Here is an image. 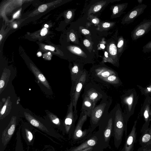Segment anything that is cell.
I'll list each match as a JSON object with an SVG mask.
<instances>
[{
  "mask_svg": "<svg viewBox=\"0 0 151 151\" xmlns=\"http://www.w3.org/2000/svg\"><path fill=\"white\" fill-rule=\"evenodd\" d=\"M84 45L87 47H88L90 45L89 41L87 40H85L83 42Z\"/></svg>",
  "mask_w": 151,
  "mask_h": 151,
  "instance_id": "e575fe53",
  "label": "cell"
},
{
  "mask_svg": "<svg viewBox=\"0 0 151 151\" xmlns=\"http://www.w3.org/2000/svg\"><path fill=\"white\" fill-rule=\"evenodd\" d=\"M108 53L106 52H105V55L106 58H107L108 57Z\"/></svg>",
  "mask_w": 151,
  "mask_h": 151,
  "instance_id": "c3c4849f",
  "label": "cell"
},
{
  "mask_svg": "<svg viewBox=\"0 0 151 151\" xmlns=\"http://www.w3.org/2000/svg\"><path fill=\"white\" fill-rule=\"evenodd\" d=\"M82 32L84 34L87 35L89 34V31L86 29H83L82 30Z\"/></svg>",
  "mask_w": 151,
  "mask_h": 151,
  "instance_id": "f35d334b",
  "label": "cell"
},
{
  "mask_svg": "<svg viewBox=\"0 0 151 151\" xmlns=\"http://www.w3.org/2000/svg\"><path fill=\"white\" fill-rule=\"evenodd\" d=\"M47 32V30L46 27L43 28L41 30L40 35L42 36L45 35Z\"/></svg>",
  "mask_w": 151,
  "mask_h": 151,
  "instance_id": "f1b7e54d",
  "label": "cell"
},
{
  "mask_svg": "<svg viewBox=\"0 0 151 151\" xmlns=\"http://www.w3.org/2000/svg\"><path fill=\"white\" fill-rule=\"evenodd\" d=\"M2 38V36L1 35V34L0 35V41H1V40Z\"/></svg>",
  "mask_w": 151,
  "mask_h": 151,
  "instance_id": "f907efd6",
  "label": "cell"
},
{
  "mask_svg": "<svg viewBox=\"0 0 151 151\" xmlns=\"http://www.w3.org/2000/svg\"><path fill=\"white\" fill-rule=\"evenodd\" d=\"M137 86L139 89L142 95L147 97L151 95V84L144 88L140 85H137Z\"/></svg>",
  "mask_w": 151,
  "mask_h": 151,
  "instance_id": "ffe728a7",
  "label": "cell"
},
{
  "mask_svg": "<svg viewBox=\"0 0 151 151\" xmlns=\"http://www.w3.org/2000/svg\"><path fill=\"white\" fill-rule=\"evenodd\" d=\"M117 46L119 48L121 49V50L122 52L123 50V48L125 46L124 40L122 38H121L119 41Z\"/></svg>",
  "mask_w": 151,
  "mask_h": 151,
  "instance_id": "603a6c76",
  "label": "cell"
},
{
  "mask_svg": "<svg viewBox=\"0 0 151 151\" xmlns=\"http://www.w3.org/2000/svg\"><path fill=\"white\" fill-rule=\"evenodd\" d=\"M15 128V125L14 124H12L8 130V133L9 135H12L13 134Z\"/></svg>",
  "mask_w": 151,
  "mask_h": 151,
  "instance_id": "83f0119b",
  "label": "cell"
},
{
  "mask_svg": "<svg viewBox=\"0 0 151 151\" xmlns=\"http://www.w3.org/2000/svg\"><path fill=\"white\" fill-rule=\"evenodd\" d=\"M142 51L144 53L149 52L151 51V41L149 42L143 47Z\"/></svg>",
  "mask_w": 151,
  "mask_h": 151,
  "instance_id": "7402d4cb",
  "label": "cell"
},
{
  "mask_svg": "<svg viewBox=\"0 0 151 151\" xmlns=\"http://www.w3.org/2000/svg\"><path fill=\"white\" fill-rule=\"evenodd\" d=\"M48 54L49 55H50V52H49L48 53Z\"/></svg>",
  "mask_w": 151,
  "mask_h": 151,
  "instance_id": "f5cc1de1",
  "label": "cell"
},
{
  "mask_svg": "<svg viewBox=\"0 0 151 151\" xmlns=\"http://www.w3.org/2000/svg\"><path fill=\"white\" fill-rule=\"evenodd\" d=\"M50 117L52 119V122L55 124H58L60 123L59 119L52 114H50Z\"/></svg>",
  "mask_w": 151,
  "mask_h": 151,
  "instance_id": "d4e9b609",
  "label": "cell"
},
{
  "mask_svg": "<svg viewBox=\"0 0 151 151\" xmlns=\"http://www.w3.org/2000/svg\"><path fill=\"white\" fill-rule=\"evenodd\" d=\"M119 8L117 6L114 7L113 10V13L114 14H117L119 12Z\"/></svg>",
  "mask_w": 151,
  "mask_h": 151,
  "instance_id": "836d02e7",
  "label": "cell"
},
{
  "mask_svg": "<svg viewBox=\"0 0 151 151\" xmlns=\"http://www.w3.org/2000/svg\"><path fill=\"white\" fill-rule=\"evenodd\" d=\"M28 134L29 135L28 138L30 140H31L33 138V136L32 133L29 131L28 132Z\"/></svg>",
  "mask_w": 151,
  "mask_h": 151,
  "instance_id": "60d3db41",
  "label": "cell"
},
{
  "mask_svg": "<svg viewBox=\"0 0 151 151\" xmlns=\"http://www.w3.org/2000/svg\"><path fill=\"white\" fill-rule=\"evenodd\" d=\"M94 148H93L92 147H89L80 151H91Z\"/></svg>",
  "mask_w": 151,
  "mask_h": 151,
  "instance_id": "b9f144b4",
  "label": "cell"
},
{
  "mask_svg": "<svg viewBox=\"0 0 151 151\" xmlns=\"http://www.w3.org/2000/svg\"><path fill=\"white\" fill-rule=\"evenodd\" d=\"M100 47L103 49H104L105 47V46L104 44H100Z\"/></svg>",
  "mask_w": 151,
  "mask_h": 151,
  "instance_id": "f6af8a7d",
  "label": "cell"
},
{
  "mask_svg": "<svg viewBox=\"0 0 151 151\" xmlns=\"http://www.w3.org/2000/svg\"><path fill=\"white\" fill-rule=\"evenodd\" d=\"M94 80L99 82L102 79L113 75H118L114 70L106 67L100 66L92 69L89 73Z\"/></svg>",
  "mask_w": 151,
  "mask_h": 151,
  "instance_id": "7c38bea8",
  "label": "cell"
},
{
  "mask_svg": "<svg viewBox=\"0 0 151 151\" xmlns=\"http://www.w3.org/2000/svg\"><path fill=\"white\" fill-rule=\"evenodd\" d=\"M139 142L141 146L151 145V124L150 127L141 133Z\"/></svg>",
  "mask_w": 151,
  "mask_h": 151,
  "instance_id": "2e32d148",
  "label": "cell"
},
{
  "mask_svg": "<svg viewBox=\"0 0 151 151\" xmlns=\"http://www.w3.org/2000/svg\"><path fill=\"white\" fill-rule=\"evenodd\" d=\"M137 121V120L134 121L130 132L126 137L123 147L120 151H133L137 138L136 126Z\"/></svg>",
  "mask_w": 151,
  "mask_h": 151,
  "instance_id": "4fadbf2b",
  "label": "cell"
},
{
  "mask_svg": "<svg viewBox=\"0 0 151 151\" xmlns=\"http://www.w3.org/2000/svg\"><path fill=\"white\" fill-rule=\"evenodd\" d=\"M44 47L46 50H50L52 51H53L55 50V47L51 46L45 45Z\"/></svg>",
  "mask_w": 151,
  "mask_h": 151,
  "instance_id": "f546056e",
  "label": "cell"
},
{
  "mask_svg": "<svg viewBox=\"0 0 151 151\" xmlns=\"http://www.w3.org/2000/svg\"><path fill=\"white\" fill-rule=\"evenodd\" d=\"M83 70L77 65H74L70 69V74L72 84H74L83 73Z\"/></svg>",
  "mask_w": 151,
  "mask_h": 151,
  "instance_id": "ac0fdd59",
  "label": "cell"
},
{
  "mask_svg": "<svg viewBox=\"0 0 151 151\" xmlns=\"http://www.w3.org/2000/svg\"><path fill=\"white\" fill-rule=\"evenodd\" d=\"M137 151H151V145L141 146L138 149Z\"/></svg>",
  "mask_w": 151,
  "mask_h": 151,
  "instance_id": "cb8c5ba5",
  "label": "cell"
},
{
  "mask_svg": "<svg viewBox=\"0 0 151 151\" xmlns=\"http://www.w3.org/2000/svg\"><path fill=\"white\" fill-rule=\"evenodd\" d=\"M47 8V6L46 5L43 4L39 7L38 10L40 12H43L45 11Z\"/></svg>",
  "mask_w": 151,
  "mask_h": 151,
  "instance_id": "4316f807",
  "label": "cell"
},
{
  "mask_svg": "<svg viewBox=\"0 0 151 151\" xmlns=\"http://www.w3.org/2000/svg\"><path fill=\"white\" fill-rule=\"evenodd\" d=\"M5 85V81L1 78L0 81V88L1 90L3 88Z\"/></svg>",
  "mask_w": 151,
  "mask_h": 151,
  "instance_id": "d590c367",
  "label": "cell"
},
{
  "mask_svg": "<svg viewBox=\"0 0 151 151\" xmlns=\"http://www.w3.org/2000/svg\"><path fill=\"white\" fill-rule=\"evenodd\" d=\"M72 16V13L71 11H68L67 14V17L68 19H70Z\"/></svg>",
  "mask_w": 151,
  "mask_h": 151,
  "instance_id": "74e56055",
  "label": "cell"
},
{
  "mask_svg": "<svg viewBox=\"0 0 151 151\" xmlns=\"http://www.w3.org/2000/svg\"><path fill=\"white\" fill-rule=\"evenodd\" d=\"M151 29V19L145 20L137 25L131 32L133 40H136L147 34Z\"/></svg>",
  "mask_w": 151,
  "mask_h": 151,
  "instance_id": "8fae6325",
  "label": "cell"
},
{
  "mask_svg": "<svg viewBox=\"0 0 151 151\" xmlns=\"http://www.w3.org/2000/svg\"><path fill=\"white\" fill-rule=\"evenodd\" d=\"M70 38V40L73 42L75 40L76 37L75 35L73 33H71L69 35Z\"/></svg>",
  "mask_w": 151,
  "mask_h": 151,
  "instance_id": "4dcf8cb0",
  "label": "cell"
},
{
  "mask_svg": "<svg viewBox=\"0 0 151 151\" xmlns=\"http://www.w3.org/2000/svg\"><path fill=\"white\" fill-rule=\"evenodd\" d=\"M109 49V52L111 55L114 56L116 55L117 53V48L114 44H111Z\"/></svg>",
  "mask_w": 151,
  "mask_h": 151,
  "instance_id": "44dd1931",
  "label": "cell"
},
{
  "mask_svg": "<svg viewBox=\"0 0 151 151\" xmlns=\"http://www.w3.org/2000/svg\"><path fill=\"white\" fill-rule=\"evenodd\" d=\"M150 57L151 58V56Z\"/></svg>",
  "mask_w": 151,
  "mask_h": 151,
  "instance_id": "db71d44e",
  "label": "cell"
},
{
  "mask_svg": "<svg viewBox=\"0 0 151 151\" xmlns=\"http://www.w3.org/2000/svg\"><path fill=\"white\" fill-rule=\"evenodd\" d=\"M68 110L64 120L65 130L70 139L72 138L75 127V123L78 119V110L73 109L72 102L70 101L68 106Z\"/></svg>",
  "mask_w": 151,
  "mask_h": 151,
  "instance_id": "9c48e42d",
  "label": "cell"
},
{
  "mask_svg": "<svg viewBox=\"0 0 151 151\" xmlns=\"http://www.w3.org/2000/svg\"><path fill=\"white\" fill-rule=\"evenodd\" d=\"M137 1L139 4H141L143 1V0H137Z\"/></svg>",
  "mask_w": 151,
  "mask_h": 151,
  "instance_id": "bcb514c9",
  "label": "cell"
},
{
  "mask_svg": "<svg viewBox=\"0 0 151 151\" xmlns=\"http://www.w3.org/2000/svg\"><path fill=\"white\" fill-rule=\"evenodd\" d=\"M73 50L75 52L78 54H81L82 52L81 50L78 47H75Z\"/></svg>",
  "mask_w": 151,
  "mask_h": 151,
  "instance_id": "d6a6232c",
  "label": "cell"
},
{
  "mask_svg": "<svg viewBox=\"0 0 151 151\" xmlns=\"http://www.w3.org/2000/svg\"><path fill=\"white\" fill-rule=\"evenodd\" d=\"M110 26V23L108 22L104 23L103 24V27L104 28H107L109 27Z\"/></svg>",
  "mask_w": 151,
  "mask_h": 151,
  "instance_id": "ab89813d",
  "label": "cell"
},
{
  "mask_svg": "<svg viewBox=\"0 0 151 151\" xmlns=\"http://www.w3.org/2000/svg\"><path fill=\"white\" fill-rule=\"evenodd\" d=\"M90 75L88 72L83 70L81 75L72 84L70 93V100L73 104L74 109H77V105L80 94L86 84L89 81Z\"/></svg>",
  "mask_w": 151,
  "mask_h": 151,
  "instance_id": "5b68a950",
  "label": "cell"
},
{
  "mask_svg": "<svg viewBox=\"0 0 151 151\" xmlns=\"http://www.w3.org/2000/svg\"><path fill=\"white\" fill-rule=\"evenodd\" d=\"M114 120V115L112 109L98 126V131L103 137L105 149L109 146L110 141L112 136Z\"/></svg>",
  "mask_w": 151,
  "mask_h": 151,
  "instance_id": "52a82bcc",
  "label": "cell"
},
{
  "mask_svg": "<svg viewBox=\"0 0 151 151\" xmlns=\"http://www.w3.org/2000/svg\"><path fill=\"white\" fill-rule=\"evenodd\" d=\"M20 12V10H19L15 13L13 16V18L15 19L17 18L19 16Z\"/></svg>",
  "mask_w": 151,
  "mask_h": 151,
  "instance_id": "8d00e7d4",
  "label": "cell"
},
{
  "mask_svg": "<svg viewBox=\"0 0 151 151\" xmlns=\"http://www.w3.org/2000/svg\"><path fill=\"white\" fill-rule=\"evenodd\" d=\"M112 103L111 98L107 96L102 99L100 104L96 106L90 116V127L95 129L109 114V110Z\"/></svg>",
  "mask_w": 151,
  "mask_h": 151,
  "instance_id": "7a4b0ae2",
  "label": "cell"
},
{
  "mask_svg": "<svg viewBox=\"0 0 151 151\" xmlns=\"http://www.w3.org/2000/svg\"><path fill=\"white\" fill-rule=\"evenodd\" d=\"M147 7V5L140 4L134 7L125 17L123 19L124 24H129L133 22L135 19L141 15Z\"/></svg>",
  "mask_w": 151,
  "mask_h": 151,
  "instance_id": "5bb4252c",
  "label": "cell"
},
{
  "mask_svg": "<svg viewBox=\"0 0 151 151\" xmlns=\"http://www.w3.org/2000/svg\"><path fill=\"white\" fill-rule=\"evenodd\" d=\"M101 6L100 5L96 6L93 9V10L95 12L99 11L101 8Z\"/></svg>",
  "mask_w": 151,
  "mask_h": 151,
  "instance_id": "1f68e13d",
  "label": "cell"
},
{
  "mask_svg": "<svg viewBox=\"0 0 151 151\" xmlns=\"http://www.w3.org/2000/svg\"><path fill=\"white\" fill-rule=\"evenodd\" d=\"M32 70L37 78L46 87L50 89L47 81L44 75L35 66H31Z\"/></svg>",
  "mask_w": 151,
  "mask_h": 151,
  "instance_id": "d6986e66",
  "label": "cell"
},
{
  "mask_svg": "<svg viewBox=\"0 0 151 151\" xmlns=\"http://www.w3.org/2000/svg\"><path fill=\"white\" fill-rule=\"evenodd\" d=\"M103 149L99 148H94L91 151H103Z\"/></svg>",
  "mask_w": 151,
  "mask_h": 151,
  "instance_id": "7bdbcfd3",
  "label": "cell"
},
{
  "mask_svg": "<svg viewBox=\"0 0 151 151\" xmlns=\"http://www.w3.org/2000/svg\"><path fill=\"white\" fill-rule=\"evenodd\" d=\"M112 109L114 120L112 136L114 138V146L118 149L122 142L124 132L126 137L127 136V125L120 105L117 104Z\"/></svg>",
  "mask_w": 151,
  "mask_h": 151,
  "instance_id": "6da1fadb",
  "label": "cell"
},
{
  "mask_svg": "<svg viewBox=\"0 0 151 151\" xmlns=\"http://www.w3.org/2000/svg\"><path fill=\"white\" fill-rule=\"evenodd\" d=\"M82 97L83 101L81 111L87 112L90 117L91 113L96 106V104L87 97L82 96Z\"/></svg>",
  "mask_w": 151,
  "mask_h": 151,
  "instance_id": "9a60e30c",
  "label": "cell"
},
{
  "mask_svg": "<svg viewBox=\"0 0 151 151\" xmlns=\"http://www.w3.org/2000/svg\"><path fill=\"white\" fill-rule=\"evenodd\" d=\"M9 98H8L7 99L6 101L4 104L3 106L2 109H1L0 111V114L1 115H2L5 113L6 111L7 106L8 103Z\"/></svg>",
  "mask_w": 151,
  "mask_h": 151,
  "instance_id": "484cf974",
  "label": "cell"
},
{
  "mask_svg": "<svg viewBox=\"0 0 151 151\" xmlns=\"http://www.w3.org/2000/svg\"><path fill=\"white\" fill-rule=\"evenodd\" d=\"M92 22L94 23H96V20L95 19H93Z\"/></svg>",
  "mask_w": 151,
  "mask_h": 151,
  "instance_id": "681fc988",
  "label": "cell"
},
{
  "mask_svg": "<svg viewBox=\"0 0 151 151\" xmlns=\"http://www.w3.org/2000/svg\"><path fill=\"white\" fill-rule=\"evenodd\" d=\"M90 147L105 149L103 137L98 131L93 132L88 139L69 151H80Z\"/></svg>",
  "mask_w": 151,
  "mask_h": 151,
  "instance_id": "8992f818",
  "label": "cell"
},
{
  "mask_svg": "<svg viewBox=\"0 0 151 151\" xmlns=\"http://www.w3.org/2000/svg\"><path fill=\"white\" fill-rule=\"evenodd\" d=\"M42 54L40 52H39L37 53V55L38 57H40L42 56Z\"/></svg>",
  "mask_w": 151,
  "mask_h": 151,
  "instance_id": "ee69618b",
  "label": "cell"
},
{
  "mask_svg": "<svg viewBox=\"0 0 151 151\" xmlns=\"http://www.w3.org/2000/svg\"><path fill=\"white\" fill-rule=\"evenodd\" d=\"M13 28H16L17 27V24H14L13 26Z\"/></svg>",
  "mask_w": 151,
  "mask_h": 151,
  "instance_id": "7dc6e473",
  "label": "cell"
},
{
  "mask_svg": "<svg viewBox=\"0 0 151 151\" xmlns=\"http://www.w3.org/2000/svg\"><path fill=\"white\" fill-rule=\"evenodd\" d=\"M89 117L86 112H81L76 125L71 139L73 144H80L88 139L93 133L94 129L89 127L88 129L83 130V126Z\"/></svg>",
  "mask_w": 151,
  "mask_h": 151,
  "instance_id": "277c9868",
  "label": "cell"
},
{
  "mask_svg": "<svg viewBox=\"0 0 151 151\" xmlns=\"http://www.w3.org/2000/svg\"><path fill=\"white\" fill-rule=\"evenodd\" d=\"M88 82L86 84L82 96L87 97L96 104L101 99L107 96L104 92L93 81Z\"/></svg>",
  "mask_w": 151,
  "mask_h": 151,
  "instance_id": "ba28073f",
  "label": "cell"
},
{
  "mask_svg": "<svg viewBox=\"0 0 151 151\" xmlns=\"http://www.w3.org/2000/svg\"><path fill=\"white\" fill-rule=\"evenodd\" d=\"M138 100L137 93L134 88L126 91L121 96V103L124 109L123 113L126 124L134 112Z\"/></svg>",
  "mask_w": 151,
  "mask_h": 151,
  "instance_id": "3957f363",
  "label": "cell"
},
{
  "mask_svg": "<svg viewBox=\"0 0 151 151\" xmlns=\"http://www.w3.org/2000/svg\"><path fill=\"white\" fill-rule=\"evenodd\" d=\"M44 26L46 28V27H48V25H47V24H45V25Z\"/></svg>",
  "mask_w": 151,
  "mask_h": 151,
  "instance_id": "816d5d0a",
  "label": "cell"
},
{
  "mask_svg": "<svg viewBox=\"0 0 151 151\" xmlns=\"http://www.w3.org/2000/svg\"><path fill=\"white\" fill-rule=\"evenodd\" d=\"M99 82L109 84L116 86H119L122 84L118 74L111 75L103 78L100 80Z\"/></svg>",
  "mask_w": 151,
  "mask_h": 151,
  "instance_id": "e0dca14e",
  "label": "cell"
},
{
  "mask_svg": "<svg viewBox=\"0 0 151 151\" xmlns=\"http://www.w3.org/2000/svg\"><path fill=\"white\" fill-rule=\"evenodd\" d=\"M151 97H146L140 110V114L144 118L145 123L140 130L142 133L149 127L150 123L151 121Z\"/></svg>",
  "mask_w": 151,
  "mask_h": 151,
  "instance_id": "30bf717a",
  "label": "cell"
}]
</instances>
